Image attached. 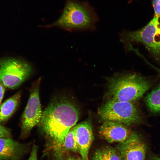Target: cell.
<instances>
[{"label": "cell", "instance_id": "obj_1", "mask_svg": "<svg viewBox=\"0 0 160 160\" xmlns=\"http://www.w3.org/2000/svg\"><path fill=\"white\" fill-rule=\"evenodd\" d=\"M79 117L78 108L70 100L63 96L54 98L42 113L38 124L52 141L58 160H62L64 138Z\"/></svg>", "mask_w": 160, "mask_h": 160}, {"label": "cell", "instance_id": "obj_21", "mask_svg": "<svg viewBox=\"0 0 160 160\" xmlns=\"http://www.w3.org/2000/svg\"><path fill=\"white\" fill-rule=\"evenodd\" d=\"M148 160H160V158L156 156H151Z\"/></svg>", "mask_w": 160, "mask_h": 160}, {"label": "cell", "instance_id": "obj_15", "mask_svg": "<svg viewBox=\"0 0 160 160\" xmlns=\"http://www.w3.org/2000/svg\"><path fill=\"white\" fill-rule=\"evenodd\" d=\"M63 147V150L79 152V147L75 135V126L69 130L66 135Z\"/></svg>", "mask_w": 160, "mask_h": 160}, {"label": "cell", "instance_id": "obj_11", "mask_svg": "<svg viewBox=\"0 0 160 160\" xmlns=\"http://www.w3.org/2000/svg\"><path fill=\"white\" fill-rule=\"evenodd\" d=\"M27 149L26 145L11 137L0 138V160H20Z\"/></svg>", "mask_w": 160, "mask_h": 160}, {"label": "cell", "instance_id": "obj_4", "mask_svg": "<svg viewBox=\"0 0 160 160\" xmlns=\"http://www.w3.org/2000/svg\"><path fill=\"white\" fill-rule=\"evenodd\" d=\"M121 41L125 43L132 42L143 43L156 59L160 61V16H154L140 29L122 33Z\"/></svg>", "mask_w": 160, "mask_h": 160}, {"label": "cell", "instance_id": "obj_22", "mask_svg": "<svg viewBox=\"0 0 160 160\" xmlns=\"http://www.w3.org/2000/svg\"><path fill=\"white\" fill-rule=\"evenodd\" d=\"M158 71H159V72H160V70H158Z\"/></svg>", "mask_w": 160, "mask_h": 160}, {"label": "cell", "instance_id": "obj_7", "mask_svg": "<svg viewBox=\"0 0 160 160\" xmlns=\"http://www.w3.org/2000/svg\"><path fill=\"white\" fill-rule=\"evenodd\" d=\"M40 79L32 85L27 104L21 119V135L26 136L32 128L38 124L41 119L42 113L40 102L39 90Z\"/></svg>", "mask_w": 160, "mask_h": 160}, {"label": "cell", "instance_id": "obj_13", "mask_svg": "<svg viewBox=\"0 0 160 160\" xmlns=\"http://www.w3.org/2000/svg\"><path fill=\"white\" fill-rule=\"evenodd\" d=\"M92 160H121L118 151L110 146H106L97 150Z\"/></svg>", "mask_w": 160, "mask_h": 160}, {"label": "cell", "instance_id": "obj_6", "mask_svg": "<svg viewBox=\"0 0 160 160\" xmlns=\"http://www.w3.org/2000/svg\"><path fill=\"white\" fill-rule=\"evenodd\" d=\"M30 66L25 62L13 58H0V84L5 87L15 89L30 76Z\"/></svg>", "mask_w": 160, "mask_h": 160}, {"label": "cell", "instance_id": "obj_10", "mask_svg": "<svg viewBox=\"0 0 160 160\" xmlns=\"http://www.w3.org/2000/svg\"><path fill=\"white\" fill-rule=\"evenodd\" d=\"M75 127V135L79 145V153L83 160H88V153L93 141L94 136L91 123L82 122Z\"/></svg>", "mask_w": 160, "mask_h": 160}, {"label": "cell", "instance_id": "obj_2", "mask_svg": "<svg viewBox=\"0 0 160 160\" xmlns=\"http://www.w3.org/2000/svg\"><path fill=\"white\" fill-rule=\"evenodd\" d=\"M150 82L136 73H128L110 79L108 94L114 100L130 102L142 97L150 88Z\"/></svg>", "mask_w": 160, "mask_h": 160}, {"label": "cell", "instance_id": "obj_17", "mask_svg": "<svg viewBox=\"0 0 160 160\" xmlns=\"http://www.w3.org/2000/svg\"><path fill=\"white\" fill-rule=\"evenodd\" d=\"M153 6L154 12V17L160 16V0H153Z\"/></svg>", "mask_w": 160, "mask_h": 160}, {"label": "cell", "instance_id": "obj_12", "mask_svg": "<svg viewBox=\"0 0 160 160\" xmlns=\"http://www.w3.org/2000/svg\"><path fill=\"white\" fill-rule=\"evenodd\" d=\"M21 96L20 91L17 92L0 105V123H5L13 115L19 105Z\"/></svg>", "mask_w": 160, "mask_h": 160}, {"label": "cell", "instance_id": "obj_18", "mask_svg": "<svg viewBox=\"0 0 160 160\" xmlns=\"http://www.w3.org/2000/svg\"><path fill=\"white\" fill-rule=\"evenodd\" d=\"M37 146L34 144L32 147L30 156L27 160H37Z\"/></svg>", "mask_w": 160, "mask_h": 160}, {"label": "cell", "instance_id": "obj_19", "mask_svg": "<svg viewBox=\"0 0 160 160\" xmlns=\"http://www.w3.org/2000/svg\"><path fill=\"white\" fill-rule=\"evenodd\" d=\"M5 87L0 84V105L5 92Z\"/></svg>", "mask_w": 160, "mask_h": 160}, {"label": "cell", "instance_id": "obj_16", "mask_svg": "<svg viewBox=\"0 0 160 160\" xmlns=\"http://www.w3.org/2000/svg\"><path fill=\"white\" fill-rule=\"evenodd\" d=\"M11 130L0 123V138L11 137Z\"/></svg>", "mask_w": 160, "mask_h": 160}, {"label": "cell", "instance_id": "obj_14", "mask_svg": "<svg viewBox=\"0 0 160 160\" xmlns=\"http://www.w3.org/2000/svg\"><path fill=\"white\" fill-rule=\"evenodd\" d=\"M148 109L153 112H160V82L145 98Z\"/></svg>", "mask_w": 160, "mask_h": 160}, {"label": "cell", "instance_id": "obj_9", "mask_svg": "<svg viewBox=\"0 0 160 160\" xmlns=\"http://www.w3.org/2000/svg\"><path fill=\"white\" fill-rule=\"evenodd\" d=\"M100 136L109 143L125 141L131 133L123 124L113 121H105L100 129Z\"/></svg>", "mask_w": 160, "mask_h": 160}, {"label": "cell", "instance_id": "obj_20", "mask_svg": "<svg viewBox=\"0 0 160 160\" xmlns=\"http://www.w3.org/2000/svg\"><path fill=\"white\" fill-rule=\"evenodd\" d=\"M66 160H83L82 159L79 157L74 156H70Z\"/></svg>", "mask_w": 160, "mask_h": 160}, {"label": "cell", "instance_id": "obj_5", "mask_svg": "<svg viewBox=\"0 0 160 160\" xmlns=\"http://www.w3.org/2000/svg\"><path fill=\"white\" fill-rule=\"evenodd\" d=\"M98 113L105 121L127 125L139 123L142 120L137 108L130 102L110 99L99 109Z\"/></svg>", "mask_w": 160, "mask_h": 160}, {"label": "cell", "instance_id": "obj_8", "mask_svg": "<svg viewBox=\"0 0 160 160\" xmlns=\"http://www.w3.org/2000/svg\"><path fill=\"white\" fill-rule=\"evenodd\" d=\"M121 160H145L146 148L139 136L131 133L124 141L117 146Z\"/></svg>", "mask_w": 160, "mask_h": 160}, {"label": "cell", "instance_id": "obj_3", "mask_svg": "<svg viewBox=\"0 0 160 160\" xmlns=\"http://www.w3.org/2000/svg\"><path fill=\"white\" fill-rule=\"evenodd\" d=\"M97 20L94 9L87 2L68 1L60 17L48 26L69 30H87L94 27Z\"/></svg>", "mask_w": 160, "mask_h": 160}]
</instances>
